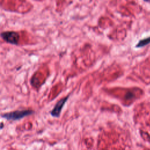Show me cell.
Wrapping results in <instances>:
<instances>
[{"label": "cell", "mask_w": 150, "mask_h": 150, "mask_svg": "<svg viewBox=\"0 0 150 150\" xmlns=\"http://www.w3.org/2000/svg\"><path fill=\"white\" fill-rule=\"evenodd\" d=\"M69 97V96H67L66 97H64V98L60 99L59 101L57 102V103L55 104L54 108L50 112V114L53 117H59L60 116L61 111L62 110V108H63V106L64 105L65 103H66V101H67Z\"/></svg>", "instance_id": "3957f363"}, {"label": "cell", "mask_w": 150, "mask_h": 150, "mask_svg": "<svg viewBox=\"0 0 150 150\" xmlns=\"http://www.w3.org/2000/svg\"><path fill=\"white\" fill-rule=\"evenodd\" d=\"M150 43V36L140 40L136 45V47H142Z\"/></svg>", "instance_id": "277c9868"}, {"label": "cell", "mask_w": 150, "mask_h": 150, "mask_svg": "<svg viewBox=\"0 0 150 150\" xmlns=\"http://www.w3.org/2000/svg\"><path fill=\"white\" fill-rule=\"evenodd\" d=\"M133 93H130V92H129V93H128L127 94H126V96H125V97L127 98H132V97H133Z\"/></svg>", "instance_id": "5b68a950"}, {"label": "cell", "mask_w": 150, "mask_h": 150, "mask_svg": "<svg viewBox=\"0 0 150 150\" xmlns=\"http://www.w3.org/2000/svg\"><path fill=\"white\" fill-rule=\"evenodd\" d=\"M1 37L6 42L13 44L18 45L19 40V35L18 32L14 31H5L0 34Z\"/></svg>", "instance_id": "7a4b0ae2"}, {"label": "cell", "mask_w": 150, "mask_h": 150, "mask_svg": "<svg viewBox=\"0 0 150 150\" xmlns=\"http://www.w3.org/2000/svg\"><path fill=\"white\" fill-rule=\"evenodd\" d=\"M33 113V111L32 110H16L10 112H7L2 114V117L6 118L8 120H18L30 115Z\"/></svg>", "instance_id": "6da1fadb"}]
</instances>
